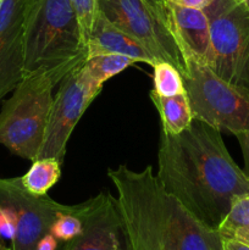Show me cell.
I'll return each instance as SVG.
<instances>
[{
	"label": "cell",
	"mask_w": 249,
	"mask_h": 250,
	"mask_svg": "<svg viewBox=\"0 0 249 250\" xmlns=\"http://www.w3.org/2000/svg\"><path fill=\"white\" fill-rule=\"evenodd\" d=\"M158 181L204 226L216 231L249 180L229 155L221 131L194 119L180 134L161 131Z\"/></svg>",
	"instance_id": "1"
},
{
	"label": "cell",
	"mask_w": 249,
	"mask_h": 250,
	"mask_svg": "<svg viewBox=\"0 0 249 250\" xmlns=\"http://www.w3.org/2000/svg\"><path fill=\"white\" fill-rule=\"evenodd\" d=\"M131 250H222L217 231L198 221L154 175L124 164L109 168Z\"/></svg>",
	"instance_id": "2"
},
{
	"label": "cell",
	"mask_w": 249,
	"mask_h": 250,
	"mask_svg": "<svg viewBox=\"0 0 249 250\" xmlns=\"http://www.w3.org/2000/svg\"><path fill=\"white\" fill-rule=\"evenodd\" d=\"M24 76L33 71L82 66L87 43L68 0H31L23 24Z\"/></svg>",
	"instance_id": "3"
},
{
	"label": "cell",
	"mask_w": 249,
	"mask_h": 250,
	"mask_svg": "<svg viewBox=\"0 0 249 250\" xmlns=\"http://www.w3.org/2000/svg\"><path fill=\"white\" fill-rule=\"evenodd\" d=\"M75 68H41L24 76L0 110V144L27 160L38 158L53 106V90Z\"/></svg>",
	"instance_id": "4"
},
{
	"label": "cell",
	"mask_w": 249,
	"mask_h": 250,
	"mask_svg": "<svg viewBox=\"0 0 249 250\" xmlns=\"http://www.w3.org/2000/svg\"><path fill=\"white\" fill-rule=\"evenodd\" d=\"M98 5L111 23L133 37L155 60L172 63L181 75L187 72L167 0H98Z\"/></svg>",
	"instance_id": "5"
},
{
	"label": "cell",
	"mask_w": 249,
	"mask_h": 250,
	"mask_svg": "<svg viewBox=\"0 0 249 250\" xmlns=\"http://www.w3.org/2000/svg\"><path fill=\"white\" fill-rule=\"evenodd\" d=\"M182 78L194 119L233 136L249 131V93L192 59Z\"/></svg>",
	"instance_id": "6"
},
{
	"label": "cell",
	"mask_w": 249,
	"mask_h": 250,
	"mask_svg": "<svg viewBox=\"0 0 249 250\" xmlns=\"http://www.w3.org/2000/svg\"><path fill=\"white\" fill-rule=\"evenodd\" d=\"M203 10L211 34L210 68L249 93V7L241 0H214Z\"/></svg>",
	"instance_id": "7"
},
{
	"label": "cell",
	"mask_w": 249,
	"mask_h": 250,
	"mask_svg": "<svg viewBox=\"0 0 249 250\" xmlns=\"http://www.w3.org/2000/svg\"><path fill=\"white\" fill-rule=\"evenodd\" d=\"M103 85L90 77L83 65L61 81L54 95L45 136L37 159L55 158L63 163L66 146L76 125L102 92Z\"/></svg>",
	"instance_id": "8"
},
{
	"label": "cell",
	"mask_w": 249,
	"mask_h": 250,
	"mask_svg": "<svg viewBox=\"0 0 249 250\" xmlns=\"http://www.w3.org/2000/svg\"><path fill=\"white\" fill-rule=\"evenodd\" d=\"M68 205L60 204L48 194L34 195L22 185L21 177H0V210L10 215L15 224L12 250H36L60 212Z\"/></svg>",
	"instance_id": "9"
},
{
	"label": "cell",
	"mask_w": 249,
	"mask_h": 250,
	"mask_svg": "<svg viewBox=\"0 0 249 250\" xmlns=\"http://www.w3.org/2000/svg\"><path fill=\"white\" fill-rule=\"evenodd\" d=\"M72 211L82 221V232L62 250H131L117 200L110 193L72 205Z\"/></svg>",
	"instance_id": "10"
},
{
	"label": "cell",
	"mask_w": 249,
	"mask_h": 250,
	"mask_svg": "<svg viewBox=\"0 0 249 250\" xmlns=\"http://www.w3.org/2000/svg\"><path fill=\"white\" fill-rule=\"evenodd\" d=\"M31 0H0V100L24 77L23 24Z\"/></svg>",
	"instance_id": "11"
},
{
	"label": "cell",
	"mask_w": 249,
	"mask_h": 250,
	"mask_svg": "<svg viewBox=\"0 0 249 250\" xmlns=\"http://www.w3.org/2000/svg\"><path fill=\"white\" fill-rule=\"evenodd\" d=\"M168 5L186 59H192L210 67L212 45L209 19L205 11L203 9L178 6L171 2Z\"/></svg>",
	"instance_id": "12"
},
{
	"label": "cell",
	"mask_w": 249,
	"mask_h": 250,
	"mask_svg": "<svg viewBox=\"0 0 249 250\" xmlns=\"http://www.w3.org/2000/svg\"><path fill=\"white\" fill-rule=\"evenodd\" d=\"M98 54H120L150 66L158 61L139 42L111 23L100 11L87 42V58Z\"/></svg>",
	"instance_id": "13"
},
{
	"label": "cell",
	"mask_w": 249,
	"mask_h": 250,
	"mask_svg": "<svg viewBox=\"0 0 249 250\" xmlns=\"http://www.w3.org/2000/svg\"><path fill=\"white\" fill-rule=\"evenodd\" d=\"M149 97L160 116L161 131L175 136L189 128L194 116L187 92L172 97H161L151 90Z\"/></svg>",
	"instance_id": "14"
},
{
	"label": "cell",
	"mask_w": 249,
	"mask_h": 250,
	"mask_svg": "<svg viewBox=\"0 0 249 250\" xmlns=\"http://www.w3.org/2000/svg\"><path fill=\"white\" fill-rule=\"evenodd\" d=\"M216 231L222 241L231 239L249 246V194L239 195L232 200L228 212Z\"/></svg>",
	"instance_id": "15"
},
{
	"label": "cell",
	"mask_w": 249,
	"mask_h": 250,
	"mask_svg": "<svg viewBox=\"0 0 249 250\" xmlns=\"http://www.w3.org/2000/svg\"><path fill=\"white\" fill-rule=\"evenodd\" d=\"M61 176V163L55 158H41L32 161L29 170L21 176L23 187L34 195H45Z\"/></svg>",
	"instance_id": "16"
},
{
	"label": "cell",
	"mask_w": 249,
	"mask_h": 250,
	"mask_svg": "<svg viewBox=\"0 0 249 250\" xmlns=\"http://www.w3.org/2000/svg\"><path fill=\"white\" fill-rule=\"evenodd\" d=\"M137 61L132 58L120 54H98L85 59L83 66L93 80L104 84L107 80L131 67Z\"/></svg>",
	"instance_id": "17"
},
{
	"label": "cell",
	"mask_w": 249,
	"mask_h": 250,
	"mask_svg": "<svg viewBox=\"0 0 249 250\" xmlns=\"http://www.w3.org/2000/svg\"><path fill=\"white\" fill-rule=\"evenodd\" d=\"M151 67H153L154 93L161 97H172V95L186 93L182 75L172 63L158 60Z\"/></svg>",
	"instance_id": "18"
},
{
	"label": "cell",
	"mask_w": 249,
	"mask_h": 250,
	"mask_svg": "<svg viewBox=\"0 0 249 250\" xmlns=\"http://www.w3.org/2000/svg\"><path fill=\"white\" fill-rule=\"evenodd\" d=\"M82 232V221L73 214L72 205H68L67 211L60 212L50 227V233L58 241L67 242Z\"/></svg>",
	"instance_id": "19"
},
{
	"label": "cell",
	"mask_w": 249,
	"mask_h": 250,
	"mask_svg": "<svg viewBox=\"0 0 249 250\" xmlns=\"http://www.w3.org/2000/svg\"><path fill=\"white\" fill-rule=\"evenodd\" d=\"M68 1H70L76 16H77L83 37H84L85 43H87L90 32H92L93 24H94L98 14H99L98 0H68Z\"/></svg>",
	"instance_id": "20"
},
{
	"label": "cell",
	"mask_w": 249,
	"mask_h": 250,
	"mask_svg": "<svg viewBox=\"0 0 249 250\" xmlns=\"http://www.w3.org/2000/svg\"><path fill=\"white\" fill-rule=\"evenodd\" d=\"M15 224L12 217L4 210H0V237L12 241L15 237Z\"/></svg>",
	"instance_id": "21"
},
{
	"label": "cell",
	"mask_w": 249,
	"mask_h": 250,
	"mask_svg": "<svg viewBox=\"0 0 249 250\" xmlns=\"http://www.w3.org/2000/svg\"><path fill=\"white\" fill-rule=\"evenodd\" d=\"M236 138L238 139L239 146H241L242 154H243L244 160V173L249 180V131L242 132V133L237 134Z\"/></svg>",
	"instance_id": "22"
},
{
	"label": "cell",
	"mask_w": 249,
	"mask_h": 250,
	"mask_svg": "<svg viewBox=\"0 0 249 250\" xmlns=\"http://www.w3.org/2000/svg\"><path fill=\"white\" fill-rule=\"evenodd\" d=\"M171 4L178 5L183 7H192V9H205L209 6L214 0H167Z\"/></svg>",
	"instance_id": "23"
},
{
	"label": "cell",
	"mask_w": 249,
	"mask_h": 250,
	"mask_svg": "<svg viewBox=\"0 0 249 250\" xmlns=\"http://www.w3.org/2000/svg\"><path fill=\"white\" fill-rule=\"evenodd\" d=\"M58 249V239L51 233L45 234L37 244L36 250H56Z\"/></svg>",
	"instance_id": "24"
},
{
	"label": "cell",
	"mask_w": 249,
	"mask_h": 250,
	"mask_svg": "<svg viewBox=\"0 0 249 250\" xmlns=\"http://www.w3.org/2000/svg\"><path fill=\"white\" fill-rule=\"evenodd\" d=\"M222 250H249V246L231 239H224L222 241Z\"/></svg>",
	"instance_id": "25"
},
{
	"label": "cell",
	"mask_w": 249,
	"mask_h": 250,
	"mask_svg": "<svg viewBox=\"0 0 249 250\" xmlns=\"http://www.w3.org/2000/svg\"><path fill=\"white\" fill-rule=\"evenodd\" d=\"M0 250H12V249H9L6 246H4V244L0 242Z\"/></svg>",
	"instance_id": "26"
},
{
	"label": "cell",
	"mask_w": 249,
	"mask_h": 250,
	"mask_svg": "<svg viewBox=\"0 0 249 250\" xmlns=\"http://www.w3.org/2000/svg\"><path fill=\"white\" fill-rule=\"evenodd\" d=\"M241 1H243V2H244V4H246V5H247V6H248V7H249V0H241Z\"/></svg>",
	"instance_id": "27"
}]
</instances>
